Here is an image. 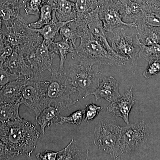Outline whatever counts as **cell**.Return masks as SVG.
<instances>
[{
	"label": "cell",
	"instance_id": "obj_11",
	"mask_svg": "<svg viewBox=\"0 0 160 160\" xmlns=\"http://www.w3.org/2000/svg\"><path fill=\"white\" fill-rule=\"evenodd\" d=\"M99 7L86 15L83 19L85 20L87 28L91 34L102 44L109 52L115 55L120 56L109 45L107 40V34L104 30L102 22L100 18Z\"/></svg>",
	"mask_w": 160,
	"mask_h": 160
},
{
	"label": "cell",
	"instance_id": "obj_34",
	"mask_svg": "<svg viewBox=\"0 0 160 160\" xmlns=\"http://www.w3.org/2000/svg\"><path fill=\"white\" fill-rule=\"evenodd\" d=\"M64 149L58 151L46 150L42 152H38L36 155L38 159L40 160H55L57 159L58 155L64 150Z\"/></svg>",
	"mask_w": 160,
	"mask_h": 160
},
{
	"label": "cell",
	"instance_id": "obj_13",
	"mask_svg": "<svg viewBox=\"0 0 160 160\" xmlns=\"http://www.w3.org/2000/svg\"><path fill=\"white\" fill-rule=\"evenodd\" d=\"M22 6L19 0H8L0 3V17L5 26H9L16 20L27 23L20 14Z\"/></svg>",
	"mask_w": 160,
	"mask_h": 160
},
{
	"label": "cell",
	"instance_id": "obj_38",
	"mask_svg": "<svg viewBox=\"0 0 160 160\" xmlns=\"http://www.w3.org/2000/svg\"><path fill=\"white\" fill-rule=\"evenodd\" d=\"M2 21L0 17V33H2L3 30L2 28Z\"/></svg>",
	"mask_w": 160,
	"mask_h": 160
},
{
	"label": "cell",
	"instance_id": "obj_17",
	"mask_svg": "<svg viewBox=\"0 0 160 160\" xmlns=\"http://www.w3.org/2000/svg\"><path fill=\"white\" fill-rule=\"evenodd\" d=\"M119 11L126 22H135L142 12L140 0H118L117 2Z\"/></svg>",
	"mask_w": 160,
	"mask_h": 160
},
{
	"label": "cell",
	"instance_id": "obj_31",
	"mask_svg": "<svg viewBox=\"0 0 160 160\" xmlns=\"http://www.w3.org/2000/svg\"><path fill=\"white\" fill-rule=\"evenodd\" d=\"M19 78L17 75L12 74L5 69L3 63H0V90L8 83Z\"/></svg>",
	"mask_w": 160,
	"mask_h": 160
},
{
	"label": "cell",
	"instance_id": "obj_24",
	"mask_svg": "<svg viewBox=\"0 0 160 160\" xmlns=\"http://www.w3.org/2000/svg\"><path fill=\"white\" fill-rule=\"evenodd\" d=\"M54 8L52 0H46L40 9L39 18L34 22L28 23V26L32 29H38L49 24L51 22Z\"/></svg>",
	"mask_w": 160,
	"mask_h": 160
},
{
	"label": "cell",
	"instance_id": "obj_27",
	"mask_svg": "<svg viewBox=\"0 0 160 160\" xmlns=\"http://www.w3.org/2000/svg\"><path fill=\"white\" fill-rule=\"evenodd\" d=\"M136 43L140 49V58L144 59L148 62L152 60L160 59V44L145 46L137 41Z\"/></svg>",
	"mask_w": 160,
	"mask_h": 160
},
{
	"label": "cell",
	"instance_id": "obj_10",
	"mask_svg": "<svg viewBox=\"0 0 160 160\" xmlns=\"http://www.w3.org/2000/svg\"><path fill=\"white\" fill-rule=\"evenodd\" d=\"M135 98L133 96L132 87L125 92L122 97L112 102L106 108V111L109 114L116 118H122L127 124H130L129 115L135 103Z\"/></svg>",
	"mask_w": 160,
	"mask_h": 160
},
{
	"label": "cell",
	"instance_id": "obj_25",
	"mask_svg": "<svg viewBox=\"0 0 160 160\" xmlns=\"http://www.w3.org/2000/svg\"><path fill=\"white\" fill-rule=\"evenodd\" d=\"M74 3L76 21L83 20L86 15L100 6L98 0H76Z\"/></svg>",
	"mask_w": 160,
	"mask_h": 160
},
{
	"label": "cell",
	"instance_id": "obj_12",
	"mask_svg": "<svg viewBox=\"0 0 160 160\" xmlns=\"http://www.w3.org/2000/svg\"><path fill=\"white\" fill-rule=\"evenodd\" d=\"M90 95L94 96L96 100L103 98L111 102L120 97L118 83L112 77L104 78L97 89Z\"/></svg>",
	"mask_w": 160,
	"mask_h": 160
},
{
	"label": "cell",
	"instance_id": "obj_22",
	"mask_svg": "<svg viewBox=\"0 0 160 160\" xmlns=\"http://www.w3.org/2000/svg\"><path fill=\"white\" fill-rule=\"evenodd\" d=\"M85 26L84 23H78L76 20H73L61 28L59 34L62 39L69 41L76 46V40L82 37Z\"/></svg>",
	"mask_w": 160,
	"mask_h": 160
},
{
	"label": "cell",
	"instance_id": "obj_7",
	"mask_svg": "<svg viewBox=\"0 0 160 160\" xmlns=\"http://www.w3.org/2000/svg\"><path fill=\"white\" fill-rule=\"evenodd\" d=\"M149 135V127L143 120L122 127L121 144L123 153H131L137 150L146 144Z\"/></svg>",
	"mask_w": 160,
	"mask_h": 160
},
{
	"label": "cell",
	"instance_id": "obj_40",
	"mask_svg": "<svg viewBox=\"0 0 160 160\" xmlns=\"http://www.w3.org/2000/svg\"><path fill=\"white\" fill-rule=\"evenodd\" d=\"M70 1H72V2H75L76 0H70Z\"/></svg>",
	"mask_w": 160,
	"mask_h": 160
},
{
	"label": "cell",
	"instance_id": "obj_4",
	"mask_svg": "<svg viewBox=\"0 0 160 160\" xmlns=\"http://www.w3.org/2000/svg\"><path fill=\"white\" fill-rule=\"evenodd\" d=\"M74 60L76 63L65 69V71L78 95L85 98L98 88L102 73L97 64L84 60Z\"/></svg>",
	"mask_w": 160,
	"mask_h": 160
},
{
	"label": "cell",
	"instance_id": "obj_18",
	"mask_svg": "<svg viewBox=\"0 0 160 160\" xmlns=\"http://www.w3.org/2000/svg\"><path fill=\"white\" fill-rule=\"evenodd\" d=\"M136 41L145 46L160 44V27L139 24L136 25Z\"/></svg>",
	"mask_w": 160,
	"mask_h": 160
},
{
	"label": "cell",
	"instance_id": "obj_15",
	"mask_svg": "<svg viewBox=\"0 0 160 160\" xmlns=\"http://www.w3.org/2000/svg\"><path fill=\"white\" fill-rule=\"evenodd\" d=\"M70 21H71L68 22L59 21L56 16L53 9L52 20L49 24L43 26L40 29H35L32 28V29L39 33L43 38L44 42L50 47L52 43L54 42V40L60 34L59 32L61 28Z\"/></svg>",
	"mask_w": 160,
	"mask_h": 160
},
{
	"label": "cell",
	"instance_id": "obj_32",
	"mask_svg": "<svg viewBox=\"0 0 160 160\" xmlns=\"http://www.w3.org/2000/svg\"><path fill=\"white\" fill-rule=\"evenodd\" d=\"M148 62L149 65L143 73V76L147 79L153 77L160 72V59L152 60Z\"/></svg>",
	"mask_w": 160,
	"mask_h": 160
},
{
	"label": "cell",
	"instance_id": "obj_29",
	"mask_svg": "<svg viewBox=\"0 0 160 160\" xmlns=\"http://www.w3.org/2000/svg\"><path fill=\"white\" fill-rule=\"evenodd\" d=\"M13 52V48L6 41L2 33H0V63H3Z\"/></svg>",
	"mask_w": 160,
	"mask_h": 160
},
{
	"label": "cell",
	"instance_id": "obj_21",
	"mask_svg": "<svg viewBox=\"0 0 160 160\" xmlns=\"http://www.w3.org/2000/svg\"><path fill=\"white\" fill-rule=\"evenodd\" d=\"M50 49L59 56L60 64L58 70L62 72L65 70V63L68 54L71 53L72 54V57H73L77 52V46H75L69 41L63 39L57 42H53L52 43Z\"/></svg>",
	"mask_w": 160,
	"mask_h": 160
},
{
	"label": "cell",
	"instance_id": "obj_33",
	"mask_svg": "<svg viewBox=\"0 0 160 160\" xmlns=\"http://www.w3.org/2000/svg\"><path fill=\"white\" fill-rule=\"evenodd\" d=\"M102 109V107L94 104L86 105L85 109V119L84 121L87 123H90L99 113Z\"/></svg>",
	"mask_w": 160,
	"mask_h": 160
},
{
	"label": "cell",
	"instance_id": "obj_35",
	"mask_svg": "<svg viewBox=\"0 0 160 160\" xmlns=\"http://www.w3.org/2000/svg\"><path fill=\"white\" fill-rule=\"evenodd\" d=\"M15 157L7 146L0 139V160L12 159Z\"/></svg>",
	"mask_w": 160,
	"mask_h": 160
},
{
	"label": "cell",
	"instance_id": "obj_3",
	"mask_svg": "<svg viewBox=\"0 0 160 160\" xmlns=\"http://www.w3.org/2000/svg\"><path fill=\"white\" fill-rule=\"evenodd\" d=\"M51 77L46 86V95L49 106L56 107L62 112L69 109L78 101L73 100L71 95L77 92L76 88L66 74L52 67Z\"/></svg>",
	"mask_w": 160,
	"mask_h": 160
},
{
	"label": "cell",
	"instance_id": "obj_5",
	"mask_svg": "<svg viewBox=\"0 0 160 160\" xmlns=\"http://www.w3.org/2000/svg\"><path fill=\"white\" fill-rule=\"evenodd\" d=\"M94 134V143L98 149L114 159H121L123 154L121 126L116 123L102 121L95 128Z\"/></svg>",
	"mask_w": 160,
	"mask_h": 160
},
{
	"label": "cell",
	"instance_id": "obj_16",
	"mask_svg": "<svg viewBox=\"0 0 160 160\" xmlns=\"http://www.w3.org/2000/svg\"><path fill=\"white\" fill-rule=\"evenodd\" d=\"M142 13L135 22L136 25L144 24L148 26L160 27V7L150 5L140 0Z\"/></svg>",
	"mask_w": 160,
	"mask_h": 160
},
{
	"label": "cell",
	"instance_id": "obj_37",
	"mask_svg": "<svg viewBox=\"0 0 160 160\" xmlns=\"http://www.w3.org/2000/svg\"><path fill=\"white\" fill-rule=\"evenodd\" d=\"M19 1L20 3H21V5L22 6V7H24L27 0H19Z\"/></svg>",
	"mask_w": 160,
	"mask_h": 160
},
{
	"label": "cell",
	"instance_id": "obj_9",
	"mask_svg": "<svg viewBox=\"0 0 160 160\" xmlns=\"http://www.w3.org/2000/svg\"><path fill=\"white\" fill-rule=\"evenodd\" d=\"M99 15L107 34L113 29L122 26L129 28L136 27L135 23L126 22L123 21L122 17L119 11L117 3L115 2L113 0H104L100 5Z\"/></svg>",
	"mask_w": 160,
	"mask_h": 160
},
{
	"label": "cell",
	"instance_id": "obj_8",
	"mask_svg": "<svg viewBox=\"0 0 160 160\" xmlns=\"http://www.w3.org/2000/svg\"><path fill=\"white\" fill-rule=\"evenodd\" d=\"M107 34L111 43V48L121 56L131 60L132 68L137 65L139 48L133 45L132 36L128 35L126 29L118 27Z\"/></svg>",
	"mask_w": 160,
	"mask_h": 160
},
{
	"label": "cell",
	"instance_id": "obj_28",
	"mask_svg": "<svg viewBox=\"0 0 160 160\" xmlns=\"http://www.w3.org/2000/svg\"><path fill=\"white\" fill-rule=\"evenodd\" d=\"M45 0H27L23 8L27 15L39 17L40 9Z\"/></svg>",
	"mask_w": 160,
	"mask_h": 160
},
{
	"label": "cell",
	"instance_id": "obj_19",
	"mask_svg": "<svg viewBox=\"0 0 160 160\" xmlns=\"http://www.w3.org/2000/svg\"><path fill=\"white\" fill-rule=\"evenodd\" d=\"M56 16L60 22L76 20L75 3L70 0H52Z\"/></svg>",
	"mask_w": 160,
	"mask_h": 160
},
{
	"label": "cell",
	"instance_id": "obj_14",
	"mask_svg": "<svg viewBox=\"0 0 160 160\" xmlns=\"http://www.w3.org/2000/svg\"><path fill=\"white\" fill-rule=\"evenodd\" d=\"M27 80L19 78L4 86L0 90V103L20 102L22 89Z\"/></svg>",
	"mask_w": 160,
	"mask_h": 160
},
{
	"label": "cell",
	"instance_id": "obj_20",
	"mask_svg": "<svg viewBox=\"0 0 160 160\" xmlns=\"http://www.w3.org/2000/svg\"><path fill=\"white\" fill-rule=\"evenodd\" d=\"M60 111L54 106H49L46 107L36 118L37 125L40 126L43 134H45L46 127L49 128L52 125L59 124Z\"/></svg>",
	"mask_w": 160,
	"mask_h": 160
},
{
	"label": "cell",
	"instance_id": "obj_39",
	"mask_svg": "<svg viewBox=\"0 0 160 160\" xmlns=\"http://www.w3.org/2000/svg\"><path fill=\"white\" fill-rule=\"evenodd\" d=\"M98 1L100 6V5H101V4H102V3L103 2H104V0H98Z\"/></svg>",
	"mask_w": 160,
	"mask_h": 160
},
{
	"label": "cell",
	"instance_id": "obj_42",
	"mask_svg": "<svg viewBox=\"0 0 160 160\" xmlns=\"http://www.w3.org/2000/svg\"><path fill=\"white\" fill-rule=\"evenodd\" d=\"M45 1H46V0H45Z\"/></svg>",
	"mask_w": 160,
	"mask_h": 160
},
{
	"label": "cell",
	"instance_id": "obj_23",
	"mask_svg": "<svg viewBox=\"0 0 160 160\" xmlns=\"http://www.w3.org/2000/svg\"><path fill=\"white\" fill-rule=\"evenodd\" d=\"M21 105L20 102L0 103V122L6 124L21 118L19 112Z\"/></svg>",
	"mask_w": 160,
	"mask_h": 160
},
{
	"label": "cell",
	"instance_id": "obj_36",
	"mask_svg": "<svg viewBox=\"0 0 160 160\" xmlns=\"http://www.w3.org/2000/svg\"><path fill=\"white\" fill-rule=\"evenodd\" d=\"M142 1L150 5L160 7V0H142Z\"/></svg>",
	"mask_w": 160,
	"mask_h": 160
},
{
	"label": "cell",
	"instance_id": "obj_26",
	"mask_svg": "<svg viewBox=\"0 0 160 160\" xmlns=\"http://www.w3.org/2000/svg\"><path fill=\"white\" fill-rule=\"evenodd\" d=\"M81 151L77 146L76 141L72 139L70 143L65 147L64 151L58 155L57 160H82L88 156Z\"/></svg>",
	"mask_w": 160,
	"mask_h": 160
},
{
	"label": "cell",
	"instance_id": "obj_6",
	"mask_svg": "<svg viewBox=\"0 0 160 160\" xmlns=\"http://www.w3.org/2000/svg\"><path fill=\"white\" fill-rule=\"evenodd\" d=\"M48 81L28 80L22 89L20 103L34 112L36 118L43 109L49 106L46 95Z\"/></svg>",
	"mask_w": 160,
	"mask_h": 160
},
{
	"label": "cell",
	"instance_id": "obj_2",
	"mask_svg": "<svg viewBox=\"0 0 160 160\" xmlns=\"http://www.w3.org/2000/svg\"><path fill=\"white\" fill-rule=\"evenodd\" d=\"M81 39L77 54L72 57L73 60H84L97 65L117 66H124L129 60L109 52L91 34L86 25Z\"/></svg>",
	"mask_w": 160,
	"mask_h": 160
},
{
	"label": "cell",
	"instance_id": "obj_30",
	"mask_svg": "<svg viewBox=\"0 0 160 160\" xmlns=\"http://www.w3.org/2000/svg\"><path fill=\"white\" fill-rule=\"evenodd\" d=\"M85 116V110H78L74 112L69 116L64 117L61 116L59 124L69 123L72 125H79L82 122Z\"/></svg>",
	"mask_w": 160,
	"mask_h": 160
},
{
	"label": "cell",
	"instance_id": "obj_41",
	"mask_svg": "<svg viewBox=\"0 0 160 160\" xmlns=\"http://www.w3.org/2000/svg\"><path fill=\"white\" fill-rule=\"evenodd\" d=\"M118 1V0H113V2H116Z\"/></svg>",
	"mask_w": 160,
	"mask_h": 160
},
{
	"label": "cell",
	"instance_id": "obj_1",
	"mask_svg": "<svg viewBox=\"0 0 160 160\" xmlns=\"http://www.w3.org/2000/svg\"><path fill=\"white\" fill-rule=\"evenodd\" d=\"M40 135L34 125L21 118L0 127V139L16 157H30L36 149Z\"/></svg>",
	"mask_w": 160,
	"mask_h": 160
}]
</instances>
